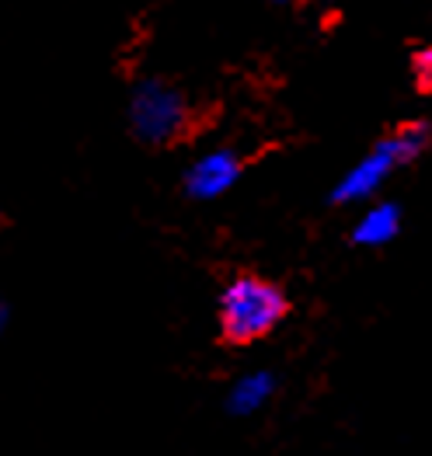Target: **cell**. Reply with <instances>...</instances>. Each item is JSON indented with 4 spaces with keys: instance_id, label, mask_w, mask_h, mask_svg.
<instances>
[{
    "instance_id": "1",
    "label": "cell",
    "mask_w": 432,
    "mask_h": 456,
    "mask_svg": "<svg viewBox=\"0 0 432 456\" xmlns=\"http://www.w3.org/2000/svg\"><path fill=\"white\" fill-rule=\"evenodd\" d=\"M129 118L136 140L158 151H171L199 140L220 118V109L196 98L175 80H143L133 94Z\"/></svg>"
},
{
    "instance_id": "2",
    "label": "cell",
    "mask_w": 432,
    "mask_h": 456,
    "mask_svg": "<svg viewBox=\"0 0 432 456\" xmlns=\"http://www.w3.org/2000/svg\"><path fill=\"white\" fill-rule=\"evenodd\" d=\"M289 310L293 304L279 282L258 272H240L220 293V345L248 348L262 342L289 317Z\"/></svg>"
},
{
    "instance_id": "3",
    "label": "cell",
    "mask_w": 432,
    "mask_h": 456,
    "mask_svg": "<svg viewBox=\"0 0 432 456\" xmlns=\"http://www.w3.org/2000/svg\"><path fill=\"white\" fill-rule=\"evenodd\" d=\"M240 171V157L234 153H216V157H206L196 171L189 175V189L196 195H213V191L227 189Z\"/></svg>"
},
{
    "instance_id": "4",
    "label": "cell",
    "mask_w": 432,
    "mask_h": 456,
    "mask_svg": "<svg viewBox=\"0 0 432 456\" xmlns=\"http://www.w3.org/2000/svg\"><path fill=\"white\" fill-rule=\"evenodd\" d=\"M394 230H397V209L384 206V209H373L363 220V227L355 230V240H363V244H384L387 237H394Z\"/></svg>"
},
{
    "instance_id": "5",
    "label": "cell",
    "mask_w": 432,
    "mask_h": 456,
    "mask_svg": "<svg viewBox=\"0 0 432 456\" xmlns=\"http://www.w3.org/2000/svg\"><path fill=\"white\" fill-rule=\"evenodd\" d=\"M412 77H415V87L422 94H432V45L415 49V56H412Z\"/></svg>"
}]
</instances>
